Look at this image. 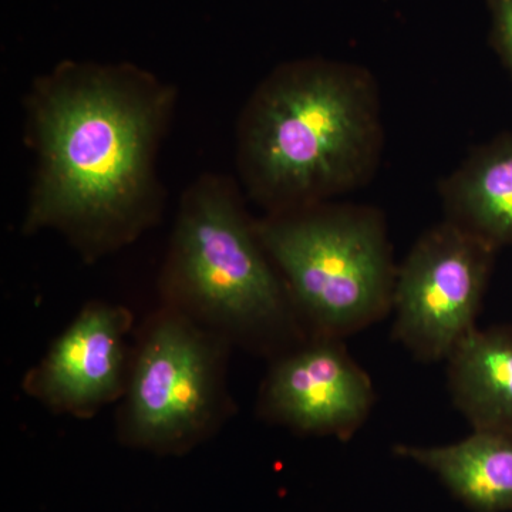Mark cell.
I'll list each match as a JSON object with an SVG mask.
<instances>
[{
    "label": "cell",
    "mask_w": 512,
    "mask_h": 512,
    "mask_svg": "<svg viewBox=\"0 0 512 512\" xmlns=\"http://www.w3.org/2000/svg\"><path fill=\"white\" fill-rule=\"evenodd\" d=\"M393 451L433 473L471 512H512V431L473 430L456 443Z\"/></svg>",
    "instance_id": "9"
},
{
    "label": "cell",
    "mask_w": 512,
    "mask_h": 512,
    "mask_svg": "<svg viewBox=\"0 0 512 512\" xmlns=\"http://www.w3.org/2000/svg\"><path fill=\"white\" fill-rule=\"evenodd\" d=\"M130 309L90 302L26 373L23 390L57 414L90 419L123 399L130 375Z\"/></svg>",
    "instance_id": "8"
},
{
    "label": "cell",
    "mask_w": 512,
    "mask_h": 512,
    "mask_svg": "<svg viewBox=\"0 0 512 512\" xmlns=\"http://www.w3.org/2000/svg\"><path fill=\"white\" fill-rule=\"evenodd\" d=\"M229 343L161 306L143 330L119 417L123 443L184 454L217 433L232 403L225 382Z\"/></svg>",
    "instance_id": "5"
},
{
    "label": "cell",
    "mask_w": 512,
    "mask_h": 512,
    "mask_svg": "<svg viewBox=\"0 0 512 512\" xmlns=\"http://www.w3.org/2000/svg\"><path fill=\"white\" fill-rule=\"evenodd\" d=\"M497 248L444 221L417 239L397 268L393 336L414 359L436 363L477 328Z\"/></svg>",
    "instance_id": "6"
},
{
    "label": "cell",
    "mask_w": 512,
    "mask_h": 512,
    "mask_svg": "<svg viewBox=\"0 0 512 512\" xmlns=\"http://www.w3.org/2000/svg\"><path fill=\"white\" fill-rule=\"evenodd\" d=\"M440 191L446 220L494 248L512 245V133L473 150Z\"/></svg>",
    "instance_id": "11"
},
{
    "label": "cell",
    "mask_w": 512,
    "mask_h": 512,
    "mask_svg": "<svg viewBox=\"0 0 512 512\" xmlns=\"http://www.w3.org/2000/svg\"><path fill=\"white\" fill-rule=\"evenodd\" d=\"M35 173L22 232L55 231L84 262L133 244L163 214L157 175L177 90L130 62L62 60L30 84Z\"/></svg>",
    "instance_id": "1"
},
{
    "label": "cell",
    "mask_w": 512,
    "mask_h": 512,
    "mask_svg": "<svg viewBox=\"0 0 512 512\" xmlns=\"http://www.w3.org/2000/svg\"><path fill=\"white\" fill-rule=\"evenodd\" d=\"M256 231L309 336L345 340L392 313L397 268L376 208L319 202L265 214Z\"/></svg>",
    "instance_id": "4"
},
{
    "label": "cell",
    "mask_w": 512,
    "mask_h": 512,
    "mask_svg": "<svg viewBox=\"0 0 512 512\" xmlns=\"http://www.w3.org/2000/svg\"><path fill=\"white\" fill-rule=\"evenodd\" d=\"M491 16L490 42L512 77V0H485Z\"/></svg>",
    "instance_id": "12"
},
{
    "label": "cell",
    "mask_w": 512,
    "mask_h": 512,
    "mask_svg": "<svg viewBox=\"0 0 512 512\" xmlns=\"http://www.w3.org/2000/svg\"><path fill=\"white\" fill-rule=\"evenodd\" d=\"M383 146L372 74L333 60H292L249 97L237 128L239 177L265 214L326 202L372 177Z\"/></svg>",
    "instance_id": "2"
},
{
    "label": "cell",
    "mask_w": 512,
    "mask_h": 512,
    "mask_svg": "<svg viewBox=\"0 0 512 512\" xmlns=\"http://www.w3.org/2000/svg\"><path fill=\"white\" fill-rule=\"evenodd\" d=\"M446 363L451 400L471 429L512 431V326L474 329Z\"/></svg>",
    "instance_id": "10"
},
{
    "label": "cell",
    "mask_w": 512,
    "mask_h": 512,
    "mask_svg": "<svg viewBox=\"0 0 512 512\" xmlns=\"http://www.w3.org/2000/svg\"><path fill=\"white\" fill-rule=\"evenodd\" d=\"M160 292L164 306L258 355L274 359L309 338L227 175L204 173L185 188Z\"/></svg>",
    "instance_id": "3"
},
{
    "label": "cell",
    "mask_w": 512,
    "mask_h": 512,
    "mask_svg": "<svg viewBox=\"0 0 512 512\" xmlns=\"http://www.w3.org/2000/svg\"><path fill=\"white\" fill-rule=\"evenodd\" d=\"M375 400L372 379L343 339L309 336L272 359L258 412L303 436L346 441L362 429Z\"/></svg>",
    "instance_id": "7"
}]
</instances>
